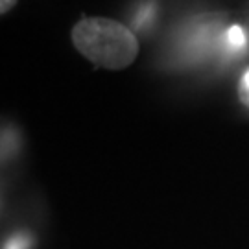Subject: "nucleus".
<instances>
[{"label":"nucleus","instance_id":"nucleus-3","mask_svg":"<svg viewBox=\"0 0 249 249\" xmlns=\"http://www.w3.org/2000/svg\"><path fill=\"white\" fill-rule=\"evenodd\" d=\"M246 43H248L246 32L240 26L229 28V32H227V45L231 46V48H234V50H240V48L246 46Z\"/></svg>","mask_w":249,"mask_h":249},{"label":"nucleus","instance_id":"nucleus-2","mask_svg":"<svg viewBox=\"0 0 249 249\" xmlns=\"http://www.w3.org/2000/svg\"><path fill=\"white\" fill-rule=\"evenodd\" d=\"M34 246V238L28 232H17L4 244V249H30Z\"/></svg>","mask_w":249,"mask_h":249},{"label":"nucleus","instance_id":"nucleus-5","mask_svg":"<svg viewBox=\"0 0 249 249\" xmlns=\"http://www.w3.org/2000/svg\"><path fill=\"white\" fill-rule=\"evenodd\" d=\"M15 4H17V0H2V4H0V11H2V13H6V11H9Z\"/></svg>","mask_w":249,"mask_h":249},{"label":"nucleus","instance_id":"nucleus-1","mask_svg":"<svg viewBox=\"0 0 249 249\" xmlns=\"http://www.w3.org/2000/svg\"><path fill=\"white\" fill-rule=\"evenodd\" d=\"M72 41L87 59L111 71L131 65L139 53L133 32L111 18L92 17L80 20L72 30Z\"/></svg>","mask_w":249,"mask_h":249},{"label":"nucleus","instance_id":"nucleus-4","mask_svg":"<svg viewBox=\"0 0 249 249\" xmlns=\"http://www.w3.org/2000/svg\"><path fill=\"white\" fill-rule=\"evenodd\" d=\"M240 96H242V102H246L249 106V71L244 74V78H242V83H240Z\"/></svg>","mask_w":249,"mask_h":249}]
</instances>
